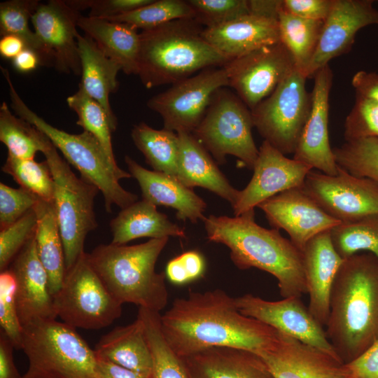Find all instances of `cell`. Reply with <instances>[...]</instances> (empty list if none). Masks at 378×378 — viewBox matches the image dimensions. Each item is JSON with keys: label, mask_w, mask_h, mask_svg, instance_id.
<instances>
[{"label": "cell", "mask_w": 378, "mask_h": 378, "mask_svg": "<svg viewBox=\"0 0 378 378\" xmlns=\"http://www.w3.org/2000/svg\"><path fill=\"white\" fill-rule=\"evenodd\" d=\"M307 78L295 66L251 111L254 127L264 141L285 155L295 153L310 113L312 93L306 90Z\"/></svg>", "instance_id": "11"}, {"label": "cell", "mask_w": 378, "mask_h": 378, "mask_svg": "<svg viewBox=\"0 0 378 378\" xmlns=\"http://www.w3.org/2000/svg\"><path fill=\"white\" fill-rule=\"evenodd\" d=\"M129 173L141 188L143 200L154 205L172 207L178 219L196 223L206 218V202L176 177L148 170L129 155L125 156Z\"/></svg>", "instance_id": "24"}, {"label": "cell", "mask_w": 378, "mask_h": 378, "mask_svg": "<svg viewBox=\"0 0 378 378\" xmlns=\"http://www.w3.org/2000/svg\"><path fill=\"white\" fill-rule=\"evenodd\" d=\"M109 225L112 233L111 243L117 245H125L141 237H186L183 228L159 212L155 205L144 200L121 209Z\"/></svg>", "instance_id": "30"}, {"label": "cell", "mask_w": 378, "mask_h": 378, "mask_svg": "<svg viewBox=\"0 0 378 378\" xmlns=\"http://www.w3.org/2000/svg\"><path fill=\"white\" fill-rule=\"evenodd\" d=\"M223 66L228 87L252 111L272 93L295 63L288 48L279 41L230 59Z\"/></svg>", "instance_id": "14"}, {"label": "cell", "mask_w": 378, "mask_h": 378, "mask_svg": "<svg viewBox=\"0 0 378 378\" xmlns=\"http://www.w3.org/2000/svg\"><path fill=\"white\" fill-rule=\"evenodd\" d=\"M132 139L153 171L176 177L178 136L176 132L155 130L141 122L134 125Z\"/></svg>", "instance_id": "33"}, {"label": "cell", "mask_w": 378, "mask_h": 378, "mask_svg": "<svg viewBox=\"0 0 378 378\" xmlns=\"http://www.w3.org/2000/svg\"><path fill=\"white\" fill-rule=\"evenodd\" d=\"M351 85L356 94L372 99L378 103V74L358 71L352 77Z\"/></svg>", "instance_id": "52"}, {"label": "cell", "mask_w": 378, "mask_h": 378, "mask_svg": "<svg viewBox=\"0 0 378 378\" xmlns=\"http://www.w3.org/2000/svg\"><path fill=\"white\" fill-rule=\"evenodd\" d=\"M204 29L185 18L142 30L137 76L145 88L174 84L230 61L205 40Z\"/></svg>", "instance_id": "4"}, {"label": "cell", "mask_w": 378, "mask_h": 378, "mask_svg": "<svg viewBox=\"0 0 378 378\" xmlns=\"http://www.w3.org/2000/svg\"><path fill=\"white\" fill-rule=\"evenodd\" d=\"M278 332L274 344L259 355L274 378H344L340 359Z\"/></svg>", "instance_id": "22"}, {"label": "cell", "mask_w": 378, "mask_h": 378, "mask_svg": "<svg viewBox=\"0 0 378 378\" xmlns=\"http://www.w3.org/2000/svg\"><path fill=\"white\" fill-rule=\"evenodd\" d=\"M308 309L314 318L326 327L330 313L332 284L342 259L335 250L330 230L312 237L302 250Z\"/></svg>", "instance_id": "23"}, {"label": "cell", "mask_w": 378, "mask_h": 378, "mask_svg": "<svg viewBox=\"0 0 378 378\" xmlns=\"http://www.w3.org/2000/svg\"><path fill=\"white\" fill-rule=\"evenodd\" d=\"M22 328L20 349L29 362L24 378H99L94 350L76 328L56 319Z\"/></svg>", "instance_id": "7"}, {"label": "cell", "mask_w": 378, "mask_h": 378, "mask_svg": "<svg viewBox=\"0 0 378 378\" xmlns=\"http://www.w3.org/2000/svg\"><path fill=\"white\" fill-rule=\"evenodd\" d=\"M80 13L64 0L40 3L31 22L47 59L48 66L80 76L77 36Z\"/></svg>", "instance_id": "16"}, {"label": "cell", "mask_w": 378, "mask_h": 378, "mask_svg": "<svg viewBox=\"0 0 378 378\" xmlns=\"http://www.w3.org/2000/svg\"><path fill=\"white\" fill-rule=\"evenodd\" d=\"M73 8L78 10L89 9L88 16L106 19L134 10L153 0H65Z\"/></svg>", "instance_id": "48"}, {"label": "cell", "mask_w": 378, "mask_h": 378, "mask_svg": "<svg viewBox=\"0 0 378 378\" xmlns=\"http://www.w3.org/2000/svg\"><path fill=\"white\" fill-rule=\"evenodd\" d=\"M302 188L324 212L340 223L378 214V184L340 167L335 176L310 171Z\"/></svg>", "instance_id": "13"}, {"label": "cell", "mask_w": 378, "mask_h": 378, "mask_svg": "<svg viewBox=\"0 0 378 378\" xmlns=\"http://www.w3.org/2000/svg\"><path fill=\"white\" fill-rule=\"evenodd\" d=\"M225 88L216 92L204 118L192 134L218 164H224L226 156L230 155L253 169L259 149L252 135L254 125L251 111L236 94Z\"/></svg>", "instance_id": "9"}, {"label": "cell", "mask_w": 378, "mask_h": 378, "mask_svg": "<svg viewBox=\"0 0 378 378\" xmlns=\"http://www.w3.org/2000/svg\"><path fill=\"white\" fill-rule=\"evenodd\" d=\"M41 153L54 181L53 205L68 271L85 252L84 243L88 234L98 225L94 204L99 190L73 172L47 136Z\"/></svg>", "instance_id": "8"}, {"label": "cell", "mask_w": 378, "mask_h": 378, "mask_svg": "<svg viewBox=\"0 0 378 378\" xmlns=\"http://www.w3.org/2000/svg\"><path fill=\"white\" fill-rule=\"evenodd\" d=\"M325 330L343 363L378 340V259L373 254L344 259L332 284Z\"/></svg>", "instance_id": "2"}, {"label": "cell", "mask_w": 378, "mask_h": 378, "mask_svg": "<svg viewBox=\"0 0 378 378\" xmlns=\"http://www.w3.org/2000/svg\"><path fill=\"white\" fill-rule=\"evenodd\" d=\"M39 198L20 187L14 188L0 183V227L14 223L34 209Z\"/></svg>", "instance_id": "47"}, {"label": "cell", "mask_w": 378, "mask_h": 378, "mask_svg": "<svg viewBox=\"0 0 378 378\" xmlns=\"http://www.w3.org/2000/svg\"><path fill=\"white\" fill-rule=\"evenodd\" d=\"M57 316L74 328L99 330L122 314V304L108 291L84 252L66 272L52 296Z\"/></svg>", "instance_id": "10"}, {"label": "cell", "mask_w": 378, "mask_h": 378, "mask_svg": "<svg viewBox=\"0 0 378 378\" xmlns=\"http://www.w3.org/2000/svg\"><path fill=\"white\" fill-rule=\"evenodd\" d=\"M346 141L378 138V103L356 94V100L344 122Z\"/></svg>", "instance_id": "46"}, {"label": "cell", "mask_w": 378, "mask_h": 378, "mask_svg": "<svg viewBox=\"0 0 378 378\" xmlns=\"http://www.w3.org/2000/svg\"><path fill=\"white\" fill-rule=\"evenodd\" d=\"M17 284L14 274L8 268L0 273V326L15 349H20L22 326L16 303Z\"/></svg>", "instance_id": "44"}, {"label": "cell", "mask_w": 378, "mask_h": 378, "mask_svg": "<svg viewBox=\"0 0 378 378\" xmlns=\"http://www.w3.org/2000/svg\"><path fill=\"white\" fill-rule=\"evenodd\" d=\"M314 78L311 111L293 159L323 174L335 176L338 173L339 166L330 145L328 129L329 95L332 83V72L329 64L318 70Z\"/></svg>", "instance_id": "20"}, {"label": "cell", "mask_w": 378, "mask_h": 378, "mask_svg": "<svg viewBox=\"0 0 378 378\" xmlns=\"http://www.w3.org/2000/svg\"><path fill=\"white\" fill-rule=\"evenodd\" d=\"M258 207L270 225L285 230L301 251L312 237L340 223L324 212L302 187L281 192Z\"/></svg>", "instance_id": "19"}, {"label": "cell", "mask_w": 378, "mask_h": 378, "mask_svg": "<svg viewBox=\"0 0 378 378\" xmlns=\"http://www.w3.org/2000/svg\"><path fill=\"white\" fill-rule=\"evenodd\" d=\"M9 269L16 280V303L22 326L37 321L56 319L48 276L36 251L35 234Z\"/></svg>", "instance_id": "21"}, {"label": "cell", "mask_w": 378, "mask_h": 378, "mask_svg": "<svg viewBox=\"0 0 378 378\" xmlns=\"http://www.w3.org/2000/svg\"><path fill=\"white\" fill-rule=\"evenodd\" d=\"M1 170L11 176L20 187L40 200L53 204L54 181L46 161L20 159L8 154Z\"/></svg>", "instance_id": "41"}, {"label": "cell", "mask_w": 378, "mask_h": 378, "mask_svg": "<svg viewBox=\"0 0 378 378\" xmlns=\"http://www.w3.org/2000/svg\"><path fill=\"white\" fill-rule=\"evenodd\" d=\"M372 0H334L324 21L315 52L305 71L312 78L335 57L347 52L358 31L367 26L378 24V10Z\"/></svg>", "instance_id": "18"}, {"label": "cell", "mask_w": 378, "mask_h": 378, "mask_svg": "<svg viewBox=\"0 0 378 378\" xmlns=\"http://www.w3.org/2000/svg\"><path fill=\"white\" fill-rule=\"evenodd\" d=\"M69 107L78 115L76 124L83 131L92 134L102 144L108 156L114 162L111 134L117 125L110 120L104 108L90 97L79 85L78 90L66 99Z\"/></svg>", "instance_id": "38"}, {"label": "cell", "mask_w": 378, "mask_h": 378, "mask_svg": "<svg viewBox=\"0 0 378 378\" xmlns=\"http://www.w3.org/2000/svg\"><path fill=\"white\" fill-rule=\"evenodd\" d=\"M39 4L38 0H9L1 2L0 34L1 36L15 35L22 38L27 48L38 55L41 65L48 66L43 48L29 24Z\"/></svg>", "instance_id": "39"}, {"label": "cell", "mask_w": 378, "mask_h": 378, "mask_svg": "<svg viewBox=\"0 0 378 378\" xmlns=\"http://www.w3.org/2000/svg\"><path fill=\"white\" fill-rule=\"evenodd\" d=\"M195 20L204 28L223 24L249 14L248 0H188Z\"/></svg>", "instance_id": "43"}, {"label": "cell", "mask_w": 378, "mask_h": 378, "mask_svg": "<svg viewBox=\"0 0 378 378\" xmlns=\"http://www.w3.org/2000/svg\"><path fill=\"white\" fill-rule=\"evenodd\" d=\"M185 18H195L194 11L188 1L153 0L131 12L104 20L127 23L137 29L147 30Z\"/></svg>", "instance_id": "40"}, {"label": "cell", "mask_w": 378, "mask_h": 378, "mask_svg": "<svg viewBox=\"0 0 378 378\" xmlns=\"http://www.w3.org/2000/svg\"><path fill=\"white\" fill-rule=\"evenodd\" d=\"M204 269L202 254L197 251H189L168 262L165 276L171 283L183 285L200 278Z\"/></svg>", "instance_id": "49"}, {"label": "cell", "mask_w": 378, "mask_h": 378, "mask_svg": "<svg viewBox=\"0 0 378 378\" xmlns=\"http://www.w3.org/2000/svg\"><path fill=\"white\" fill-rule=\"evenodd\" d=\"M14 344L1 330L0 335V378H23L15 366L13 351Z\"/></svg>", "instance_id": "53"}, {"label": "cell", "mask_w": 378, "mask_h": 378, "mask_svg": "<svg viewBox=\"0 0 378 378\" xmlns=\"http://www.w3.org/2000/svg\"><path fill=\"white\" fill-rule=\"evenodd\" d=\"M78 27L108 57L118 63L126 74L137 75L141 47L140 33L134 27L80 15Z\"/></svg>", "instance_id": "28"}, {"label": "cell", "mask_w": 378, "mask_h": 378, "mask_svg": "<svg viewBox=\"0 0 378 378\" xmlns=\"http://www.w3.org/2000/svg\"><path fill=\"white\" fill-rule=\"evenodd\" d=\"M228 85L224 66L209 68L172 84L149 99L146 105L160 114L164 129L176 133H192L204 118L216 92Z\"/></svg>", "instance_id": "12"}, {"label": "cell", "mask_w": 378, "mask_h": 378, "mask_svg": "<svg viewBox=\"0 0 378 378\" xmlns=\"http://www.w3.org/2000/svg\"><path fill=\"white\" fill-rule=\"evenodd\" d=\"M253 169L250 182L239 190L232 206L234 216L254 210L260 204L281 192L302 187L307 175L313 169L287 158L263 141Z\"/></svg>", "instance_id": "17"}, {"label": "cell", "mask_w": 378, "mask_h": 378, "mask_svg": "<svg viewBox=\"0 0 378 378\" xmlns=\"http://www.w3.org/2000/svg\"><path fill=\"white\" fill-rule=\"evenodd\" d=\"M344 378H378V340L354 360L342 365Z\"/></svg>", "instance_id": "50"}, {"label": "cell", "mask_w": 378, "mask_h": 378, "mask_svg": "<svg viewBox=\"0 0 378 378\" xmlns=\"http://www.w3.org/2000/svg\"><path fill=\"white\" fill-rule=\"evenodd\" d=\"M323 23V21L294 15L280 6L278 13L280 41L293 55L295 66L303 73L315 52Z\"/></svg>", "instance_id": "34"}, {"label": "cell", "mask_w": 378, "mask_h": 378, "mask_svg": "<svg viewBox=\"0 0 378 378\" xmlns=\"http://www.w3.org/2000/svg\"><path fill=\"white\" fill-rule=\"evenodd\" d=\"M336 163L352 175L378 184V138L346 141L332 148Z\"/></svg>", "instance_id": "42"}, {"label": "cell", "mask_w": 378, "mask_h": 378, "mask_svg": "<svg viewBox=\"0 0 378 378\" xmlns=\"http://www.w3.org/2000/svg\"><path fill=\"white\" fill-rule=\"evenodd\" d=\"M334 0H281V8L294 15L313 20L325 21Z\"/></svg>", "instance_id": "51"}, {"label": "cell", "mask_w": 378, "mask_h": 378, "mask_svg": "<svg viewBox=\"0 0 378 378\" xmlns=\"http://www.w3.org/2000/svg\"><path fill=\"white\" fill-rule=\"evenodd\" d=\"M171 349L186 358L212 347L245 349L258 355L276 341L278 331L238 309L235 298L221 289L190 292L176 298L160 317Z\"/></svg>", "instance_id": "1"}, {"label": "cell", "mask_w": 378, "mask_h": 378, "mask_svg": "<svg viewBox=\"0 0 378 378\" xmlns=\"http://www.w3.org/2000/svg\"><path fill=\"white\" fill-rule=\"evenodd\" d=\"M94 352L111 361L150 378L153 356L144 323L139 316L132 323L115 328L97 342Z\"/></svg>", "instance_id": "29"}, {"label": "cell", "mask_w": 378, "mask_h": 378, "mask_svg": "<svg viewBox=\"0 0 378 378\" xmlns=\"http://www.w3.org/2000/svg\"><path fill=\"white\" fill-rule=\"evenodd\" d=\"M254 215V210L234 217L210 215L203 220L207 238L229 248L237 268L255 267L274 276L284 298H300L307 293L302 251L279 230L258 225Z\"/></svg>", "instance_id": "3"}, {"label": "cell", "mask_w": 378, "mask_h": 378, "mask_svg": "<svg viewBox=\"0 0 378 378\" xmlns=\"http://www.w3.org/2000/svg\"><path fill=\"white\" fill-rule=\"evenodd\" d=\"M34 209L37 218L36 251L47 272L50 292L53 296L61 288L66 272L57 214L52 203L40 199Z\"/></svg>", "instance_id": "32"}, {"label": "cell", "mask_w": 378, "mask_h": 378, "mask_svg": "<svg viewBox=\"0 0 378 378\" xmlns=\"http://www.w3.org/2000/svg\"><path fill=\"white\" fill-rule=\"evenodd\" d=\"M169 237L132 245L100 244L89 261L111 294L122 304L132 303L160 313L168 302L165 273L155 264Z\"/></svg>", "instance_id": "5"}, {"label": "cell", "mask_w": 378, "mask_h": 378, "mask_svg": "<svg viewBox=\"0 0 378 378\" xmlns=\"http://www.w3.org/2000/svg\"><path fill=\"white\" fill-rule=\"evenodd\" d=\"M8 86L10 106L20 118L32 124L45 134L65 160L80 173V177L102 192L106 211L112 206L121 209L137 201L138 196L125 190L120 184L132 177L108 156L100 142L90 133L70 134L50 125L31 111L17 92L7 69L0 66Z\"/></svg>", "instance_id": "6"}, {"label": "cell", "mask_w": 378, "mask_h": 378, "mask_svg": "<svg viewBox=\"0 0 378 378\" xmlns=\"http://www.w3.org/2000/svg\"><path fill=\"white\" fill-rule=\"evenodd\" d=\"M205 40L229 60L280 41L278 19L247 14L204 28Z\"/></svg>", "instance_id": "25"}, {"label": "cell", "mask_w": 378, "mask_h": 378, "mask_svg": "<svg viewBox=\"0 0 378 378\" xmlns=\"http://www.w3.org/2000/svg\"><path fill=\"white\" fill-rule=\"evenodd\" d=\"M182 358L192 378H274L258 354L245 349L212 347Z\"/></svg>", "instance_id": "27"}, {"label": "cell", "mask_w": 378, "mask_h": 378, "mask_svg": "<svg viewBox=\"0 0 378 378\" xmlns=\"http://www.w3.org/2000/svg\"><path fill=\"white\" fill-rule=\"evenodd\" d=\"M26 48L24 41L15 35H5L0 40V55L6 59L13 60Z\"/></svg>", "instance_id": "56"}, {"label": "cell", "mask_w": 378, "mask_h": 378, "mask_svg": "<svg viewBox=\"0 0 378 378\" xmlns=\"http://www.w3.org/2000/svg\"><path fill=\"white\" fill-rule=\"evenodd\" d=\"M97 372L99 378H147L135 371L98 357Z\"/></svg>", "instance_id": "54"}, {"label": "cell", "mask_w": 378, "mask_h": 378, "mask_svg": "<svg viewBox=\"0 0 378 378\" xmlns=\"http://www.w3.org/2000/svg\"><path fill=\"white\" fill-rule=\"evenodd\" d=\"M13 67L21 73H28L36 69L41 65L38 55L33 50L25 48L13 60Z\"/></svg>", "instance_id": "57"}, {"label": "cell", "mask_w": 378, "mask_h": 378, "mask_svg": "<svg viewBox=\"0 0 378 378\" xmlns=\"http://www.w3.org/2000/svg\"><path fill=\"white\" fill-rule=\"evenodd\" d=\"M46 136L32 124L12 113L6 102L0 106V141L8 154L20 159H34L42 152Z\"/></svg>", "instance_id": "37"}, {"label": "cell", "mask_w": 378, "mask_h": 378, "mask_svg": "<svg viewBox=\"0 0 378 378\" xmlns=\"http://www.w3.org/2000/svg\"><path fill=\"white\" fill-rule=\"evenodd\" d=\"M281 0H248L249 13L278 19Z\"/></svg>", "instance_id": "55"}, {"label": "cell", "mask_w": 378, "mask_h": 378, "mask_svg": "<svg viewBox=\"0 0 378 378\" xmlns=\"http://www.w3.org/2000/svg\"><path fill=\"white\" fill-rule=\"evenodd\" d=\"M333 247L342 259L366 251L378 259V214L340 223L330 230Z\"/></svg>", "instance_id": "36"}, {"label": "cell", "mask_w": 378, "mask_h": 378, "mask_svg": "<svg viewBox=\"0 0 378 378\" xmlns=\"http://www.w3.org/2000/svg\"><path fill=\"white\" fill-rule=\"evenodd\" d=\"M176 178L192 189L200 186L235 204L239 190L231 186L208 150L192 133L180 132Z\"/></svg>", "instance_id": "26"}, {"label": "cell", "mask_w": 378, "mask_h": 378, "mask_svg": "<svg viewBox=\"0 0 378 378\" xmlns=\"http://www.w3.org/2000/svg\"><path fill=\"white\" fill-rule=\"evenodd\" d=\"M153 356V370L150 378H192L184 360L166 342L160 326V314L139 308Z\"/></svg>", "instance_id": "35"}, {"label": "cell", "mask_w": 378, "mask_h": 378, "mask_svg": "<svg viewBox=\"0 0 378 378\" xmlns=\"http://www.w3.org/2000/svg\"><path fill=\"white\" fill-rule=\"evenodd\" d=\"M77 41L81 66L79 85L104 108L111 122L117 125L109 96L118 87L117 75L122 67L106 56L88 36L78 34Z\"/></svg>", "instance_id": "31"}, {"label": "cell", "mask_w": 378, "mask_h": 378, "mask_svg": "<svg viewBox=\"0 0 378 378\" xmlns=\"http://www.w3.org/2000/svg\"><path fill=\"white\" fill-rule=\"evenodd\" d=\"M235 302L244 315L340 359L323 327L300 298L289 297L269 301L248 293L235 298Z\"/></svg>", "instance_id": "15"}, {"label": "cell", "mask_w": 378, "mask_h": 378, "mask_svg": "<svg viewBox=\"0 0 378 378\" xmlns=\"http://www.w3.org/2000/svg\"><path fill=\"white\" fill-rule=\"evenodd\" d=\"M37 224L34 209L0 231V270L8 269L15 258L34 235Z\"/></svg>", "instance_id": "45"}, {"label": "cell", "mask_w": 378, "mask_h": 378, "mask_svg": "<svg viewBox=\"0 0 378 378\" xmlns=\"http://www.w3.org/2000/svg\"><path fill=\"white\" fill-rule=\"evenodd\" d=\"M24 378V377H23Z\"/></svg>", "instance_id": "58"}]
</instances>
